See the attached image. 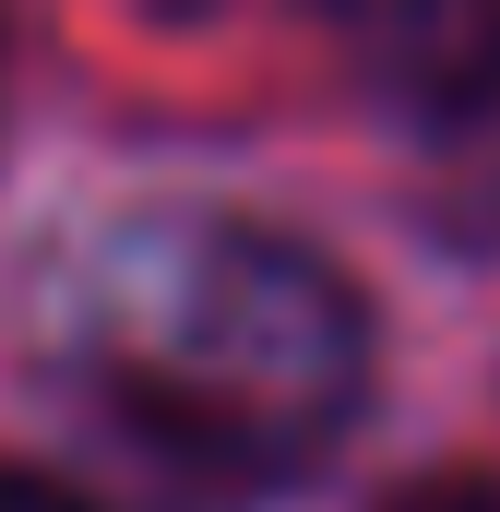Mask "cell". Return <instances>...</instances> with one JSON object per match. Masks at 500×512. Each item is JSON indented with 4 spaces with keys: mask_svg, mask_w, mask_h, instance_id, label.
I'll return each mask as SVG.
<instances>
[{
    "mask_svg": "<svg viewBox=\"0 0 500 512\" xmlns=\"http://www.w3.org/2000/svg\"><path fill=\"white\" fill-rule=\"evenodd\" d=\"M0 512H84V501H60L48 477H24V465H0Z\"/></svg>",
    "mask_w": 500,
    "mask_h": 512,
    "instance_id": "3957f363",
    "label": "cell"
},
{
    "mask_svg": "<svg viewBox=\"0 0 500 512\" xmlns=\"http://www.w3.org/2000/svg\"><path fill=\"white\" fill-rule=\"evenodd\" d=\"M346 393H358V310L322 262L274 251V239H203L131 358L143 417H167L191 453H239V465L322 441L346 417Z\"/></svg>",
    "mask_w": 500,
    "mask_h": 512,
    "instance_id": "6da1fadb",
    "label": "cell"
},
{
    "mask_svg": "<svg viewBox=\"0 0 500 512\" xmlns=\"http://www.w3.org/2000/svg\"><path fill=\"white\" fill-rule=\"evenodd\" d=\"M322 24L393 120L465 131L500 108V0H322Z\"/></svg>",
    "mask_w": 500,
    "mask_h": 512,
    "instance_id": "7a4b0ae2",
    "label": "cell"
},
{
    "mask_svg": "<svg viewBox=\"0 0 500 512\" xmlns=\"http://www.w3.org/2000/svg\"><path fill=\"white\" fill-rule=\"evenodd\" d=\"M393 512H500V489H465V477H441V489H417V501H393Z\"/></svg>",
    "mask_w": 500,
    "mask_h": 512,
    "instance_id": "277c9868",
    "label": "cell"
}]
</instances>
